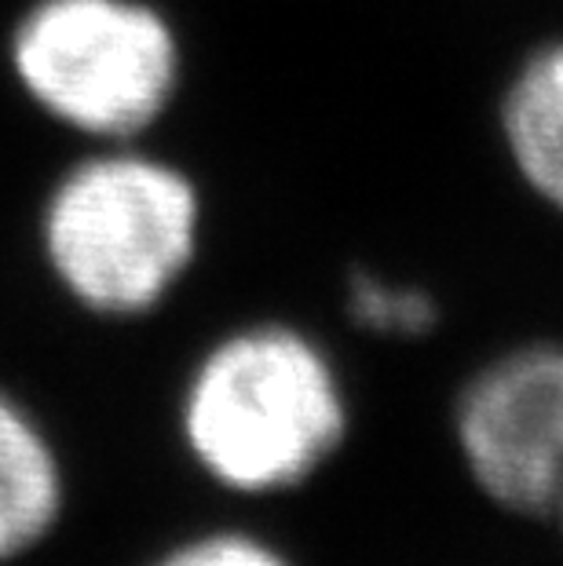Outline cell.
<instances>
[{
    "instance_id": "6da1fadb",
    "label": "cell",
    "mask_w": 563,
    "mask_h": 566,
    "mask_svg": "<svg viewBox=\"0 0 563 566\" xmlns=\"http://www.w3.org/2000/svg\"><path fill=\"white\" fill-rule=\"evenodd\" d=\"M179 431L212 483L279 493L307 483L347 436L341 373L315 336L285 322L231 329L184 384Z\"/></svg>"
},
{
    "instance_id": "7a4b0ae2",
    "label": "cell",
    "mask_w": 563,
    "mask_h": 566,
    "mask_svg": "<svg viewBox=\"0 0 563 566\" xmlns=\"http://www.w3.org/2000/svg\"><path fill=\"white\" fill-rule=\"evenodd\" d=\"M206 201L187 168L132 143L70 165L41 209V252L59 289L103 318L150 315L187 279Z\"/></svg>"
},
{
    "instance_id": "3957f363",
    "label": "cell",
    "mask_w": 563,
    "mask_h": 566,
    "mask_svg": "<svg viewBox=\"0 0 563 566\" xmlns=\"http://www.w3.org/2000/svg\"><path fill=\"white\" fill-rule=\"evenodd\" d=\"M8 59L38 111L100 143H136L184 84V41L150 0H33Z\"/></svg>"
},
{
    "instance_id": "277c9868",
    "label": "cell",
    "mask_w": 563,
    "mask_h": 566,
    "mask_svg": "<svg viewBox=\"0 0 563 566\" xmlns=\"http://www.w3.org/2000/svg\"><path fill=\"white\" fill-rule=\"evenodd\" d=\"M453 436L490 501L553 520L563 490V344H523L487 363L458 395Z\"/></svg>"
},
{
    "instance_id": "5b68a950",
    "label": "cell",
    "mask_w": 563,
    "mask_h": 566,
    "mask_svg": "<svg viewBox=\"0 0 563 566\" xmlns=\"http://www.w3.org/2000/svg\"><path fill=\"white\" fill-rule=\"evenodd\" d=\"M498 132L520 184L563 216V33L534 44L509 74Z\"/></svg>"
},
{
    "instance_id": "8992f818",
    "label": "cell",
    "mask_w": 563,
    "mask_h": 566,
    "mask_svg": "<svg viewBox=\"0 0 563 566\" xmlns=\"http://www.w3.org/2000/svg\"><path fill=\"white\" fill-rule=\"evenodd\" d=\"M63 509V457L33 409L0 388V566L44 545Z\"/></svg>"
},
{
    "instance_id": "52a82bcc",
    "label": "cell",
    "mask_w": 563,
    "mask_h": 566,
    "mask_svg": "<svg viewBox=\"0 0 563 566\" xmlns=\"http://www.w3.org/2000/svg\"><path fill=\"white\" fill-rule=\"evenodd\" d=\"M347 315L369 333L425 336L439 322V307L421 285H399L380 274L355 271L347 279Z\"/></svg>"
},
{
    "instance_id": "ba28073f",
    "label": "cell",
    "mask_w": 563,
    "mask_h": 566,
    "mask_svg": "<svg viewBox=\"0 0 563 566\" xmlns=\"http://www.w3.org/2000/svg\"><path fill=\"white\" fill-rule=\"evenodd\" d=\"M150 566H293L279 548L242 530H217V534L190 537L169 548Z\"/></svg>"
},
{
    "instance_id": "9c48e42d",
    "label": "cell",
    "mask_w": 563,
    "mask_h": 566,
    "mask_svg": "<svg viewBox=\"0 0 563 566\" xmlns=\"http://www.w3.org/2000/svg\"><path fill=\"white\" fill-rule=\"evenodd\" d=\"M553 520H556V526L563 530V490H560V501H556V509H553Z\"/></svg>"
}]
</instances>
